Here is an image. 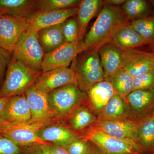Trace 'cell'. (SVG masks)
<instances>
[{
	"instance_id": "cell-44",
	"label": "cell",
	"mask_w": 154,
	"mask_h": 154,
	"mask_svg": "<svg viewBox=\"0 0 154 154\" xmlns=\"http://www.w3.org/2000/svg\"></svg>"
},
{
	"instance_id": "cell-42",
	"label": "cell",
	"mask_w": 154,
	"mask_h": 154,
	"mask_svg": "<svg viewBox=\"0 0 154 154\" xmlns=\"http://www.w3.org/2000/svg\"><path fill=\"white\" fill-rule=\"evenodd\" d=\"M152 2L153 3V4H154V1H152Z\"/></svg>"
},
{
	"instance_id": "cell-35",
	"label": "cell",
	"mask_w": 154,
	"mask_h": 154,
	"mask_svg": "<svg viewBox=\"0 0 154 154\" xmlns=\"http://www.w3.org/2000/svg\"><path fill=\"white\" fill-rule=\"evenodd\" d=\"M11 58V53L0 48V81L7 71Z\"/></svg>"
},
{
	"instance_id": "cell-25",
	"label": "cell",
	"mask_w": 154,
	"mask_h": 154,
	"mask_svg": "<svg viewBox=\"0 0 154 154\" xmlns=\"http://www.w3.org/2000/svg\"><path fill=\"white\" fill-rule=\"evenodd\" d=\"M103 2L100 0L81 1L77 18L79 27V42L82 40L88 23L96 15Z\"/></svg>"
},
{
	"instance_id": "cell-22",
	"label": "cell",
	"mask_w": 154,
	"mask_h": 154,
	"mask_svg": "<svg viewBox=\"0 0 154 154\" xmlns=\"http://www.w3.org/2000/svg\"><path fill=\"white\" fill-rule=\"evenodd\" d=\"M111 42L122 51L135 49L146 45L141 36L128 24L115 32Z\"/></svg>"
},
{
	"instance_id": "cell-12",
	"label": "cell",
	"mask_w": 154,
	"mask_h": 154,
	"mask_svg": "<svg viewBox=\"0 0 154 154\" xmlns=\"http://www.w3.org/2000/svg\"><path fill=\"white\" fill-rule=\"evenodd\" d=\"M24 94L31 111L30 121H53L52 119L55 117V115L50 107L48 94L37 89L34 84Z\"/></svg>"
},
{
	"instance_id": "cell-4",
	"label": "cell",
	"mask_w": 154,
	"mask_h": 154,
	"mask_svg": "<svg viewBox=\"0 0 154 154\" xmlns=\"http://www.w3.org/2000/svg\"><path fill=\"white\" fill-rule=\"evenodd\" d=\"M13 56L28 68L38 72L45 53L38 40V32L29 26L22 33L13 50Z\"/></svg>"
},
{
	"instance_id": "cell-34",
	"label": "cell",
	"mask_w": 154,
	"mask_h": 154,
	"mask_svg": "<svg viewBox=\"0 0 154 154\" xmlns=\"http://www.w3.org/2000/svg\"><path fill=\"white\" fill-rule=\"evenodd\" d=\"M87 146V141L81 138L77 140L64 147L69 154H85Z\"/></svg>"
},
{
	"instance_id": "cell-33",
	"label": "cell",
	"mask_w": 154,
	"mask_h": 154,
	"mask_svg": "<svg viewBox=\"0 0 154 154\" xmlns=\"http://www.w3.org/2000/svg\"><path fill=\"white\" fill-rule=\"evenodd\" d=\"M23 148L0 134V154H23Z\"/></svg>"
},
{
	"instance_id": "cell-18",
	"label": "cell",
	"mask_w": 154,
	"mask_h": 154,
	"mask_svg": "<svg viewBox=\"0 0 154 154\" xmlns=\"http://www.w3.org/2000/svg\"><path fill=\"white\" fill-rule=\"evenodd\" d=\"M38 135L45 142L64 147L77 140L83 138L67 127L60 125L51 124L44 127L38 131Z\"/></svg>"
},
{
	"instance_id": "cell-16",
	"label": "cell",
	"mask_w": 154,
	"mask_h": 154,
	"mask_svg": "<svg viewBox=\"0 0 154 154\" xmlns=\"http://www.w3.org/2000/svg\"><path fill=\"white\" fill-rule=\"evenodd\" d=\"M126 101L133 119L141 120L154 111V88L132 91L127 97Z\"/></svg>"
},
{
	"instance_id": "cell-40",
	"label": "cell",
	"mask_w": 154,
	"mask_h": 154,
	"mask_svg": "<svg viewBox=\"0 0 154 154\" xmlns=\"http://www.w3.org/2000/svg\"><path fill=\"white\" fill-rule=\"evenodd\" d=\"M9 98H0V116L2 115Z\"/></svg>"
},
{
	"instance_id": "cell-37",
	"label": "cell",
	"mask_w": 154,
	"mask_h": 154,
	"mask_svg": "<svg viewBox=\"0 0 154 154\" xmlns=\"http://www.w3.org/2000/svg\"><path fill=\"white\" fill-rule=\"evenodd\" d=\"M44 146L49 154H69L65 148L62 146L50 144Z\"/></svg>"
},
{
	"instance_id": "cell-6",
	"label": "cell",
	"mask_w": 154,
	"mask_h": 154,
	"mask_svg": "<svg viewBox=\"0 0 154 154\" xmlns=\"http://www.w3.org/2000/svg\"><path fill=\"white\" fill-rule=\"evenodd\" d=\"M76 64V83L80 90L87 93L93 86L105 79L98 50L84 52Z\"/></svg>"
},
{
	"instance_id": "cell-10",
	"label": "cell",
	"mask_w": 154,
	"mask_h": 154,
	"mask_svg": "<svg viewBox=\"0 0 154 154\" xmlns=\"http://www.w3.org/2000/svg\"><path fill=\"white\" fill-rule=\"evenodd\" d=\"M122 68L133 78L153 70L154 51L146 52L135 49L122 51Z\"/></svg>"
},
{
	"instance_id": "cell-1",
	"label": "cell",
	"mask_w": 154,
	"mask_h": 154,
	"mask_svg": "<svg viewBox=\"0 0 154 154\" xmlns=\"http://www.w3.org/2000/svg\"><path fill=\"white\" fill-rule=\"evenodd\" d=\"M128 24L119 6L105 4L90 31L78 43L79 54L98 51L102 45L111 42L113 35L119 28Z\"/></svg>"
},
{
	"instance_id": "cell-27",
	"label": "cell",
	"mask_w": 154,
	"mask_h": 154,
	"mask_svg": "<svg viewBox=\"0 0 154 154\" xmlns=\"http://www.w3.org/2000/svg\"><path fill=\"white\" fill-rule=\"evenodd\" d=\"M105 79L109 81L115 94L125 100L132 92L134 78L122 68Z\"/></svg>"
},
{
	"instance_id": "cell-23",
	"label": "cell",
	"mask_w": 154,
	"mask_h": 154,
	"mask_svg": "<svg viewBox=\"0 0 154 154\" xmlns=\"http://www.w3.org/2000/svg\"><path fill=\"white\" fill-rule=\"evenodd\" d=\"M136 142L143 154L154 152V116L151 114L140 121Z\"/></svg>"
},
{
	"instance_id": "cell-7",
	"label": "cell",
	"mask_w": 154,
	"mask_h": 154,
	"mask_svg": "<svg viewBox=\"0 0 154 154\" xmlns=\"http://www.w3.org/2000/svg\"><path fill=\"white\" fill-rule=\"evenodd\" d=\"M83 139L94 143L105 154H143L134 141L115 137L102 131L87 129Z\"/></svg>"
},
{
	"instance_id": "cell-20",
	"label": "cell",
	"mask_w": 154,
	"mask_h": 154,
	"mask_svg": "<svg viewBox=\"0 0 154 154\" xmlns=\"http://www.w3.org/2000/svg\"><path fill=\"white\" fill-rule=\"evenodd\" d=\"M38 0H0V14L27 19L37 10Z\"/></svg>"
},
{
	"instance_id": "cell-38",
	"label": "cell",
	"mask_w": 154,
	"mask_h": 154,
	"mask_svg": "<svg viewBox=\"0 0 154 154\" xmlns=\"http://www.w3.org/2000/svg\"><path fill=\"white\" fill-rule=\"evenodd\" d=\"M87 149L85 154H105L100 149L89 140H87Z\"/></svg>"
},
{
	"instance_id": "cell-14",
	"label": "cell",
	"mask_w": 154,
	"mask_h": 154,
	"mask_svg": "<svg viewBox=\"0 0 154 154\" xmlns=\"http://www.w3.org/2000/svg\"><path fill=\"white\" fill-rule=\"evenodd\" d=\"M79 7L46 12L36 11L27 19L29 26L37 32L42 29L61 25L69 18L77 16Z\"/></svg>"
},
{
	"instance_id": "cell-36",
	"label": "cell",
	"mask_w": 154,
	"mask_h": 154,
	"mask_svg": "<svg viewBox=\"0 0 154 154\" xmlns=\"http://www.w3.org/2000/svg\"><path fill=\"white\" fill-rule=\"evenodd\" d=\"M23 148V154H49L45 148L44 145H34Z\"/></svg>"
},
{
	"instance_id": "cell-32",
	"label": "cell",
	"mask_w": 154,
	"mask_h": 154,
	"mask_svg": "<svg viewBox=\"0 0 154 154\" xmlns=\"http://www.w3.org/2000/svg\"><path fill=\"white\" fill-rule=\"evenodd\" d=\"M154 88V71L148 72L134 78L132 91Z\"/></svg>"
},
{
	"instance_id": "cell-13",
	"label": "cell",
	"mask_w": 154,
	"mask_h": 154,
	"mask_svg": "<svg viewBox=\"0 0 154 154\" xmlns=\"http://www.w3.org/2000/svg\"><path fill=\"white\" fill-rule=\"evenodd\" d=\"M78 43L77 41L65 42L53 51L45 54L42 63V72L68 67L75 57L79 54Z\"/></svg>"
},
{
	"instance_id": "cell-15",
	"label": "cell",
	"mask_w": 154,
	"mask_h": 154,
	"mask_svg": "<svg viewBox=\"0 0 154 154\" xmlns=\"http://www.w3.org/2000/svg\"><path fill=\"white\" fill-rule=\"evenodd\" d=\"M31 118V111L25 94L9 98L0 116V125L27 122Z\"/></svg>"
},
{
	"instance_id": "cell-28",
	"label": "cell",
	"mask_w": 154,
	"mask_h": 154,
	"mask_svg": "<svg viewBox=\"0 0 154 154\" xmlns=\"http://www.w3.org/2000/svg\"><path fill=\"white\" fill-rule=\"evenodd\" d=\"M154 51V16H147L129 23Z\"/></svg>"
},
{
	"instance_id": "cell-11",
	"label": "cell",
	"mask_w": 154,
	"mask_h": 154,
	"mask_svg": "<svg viewBox=\"0 0 154 154\" xmlns=\"http://www.w3.org/2000/svg\"><path fill=\"white\" fill-rule=\"evenodd\" d=\"M140 120L133 119L110 120L97 119V121L88 129L102 131L112 136L130 140L136 143L137 133Z\"/></svg>"
},
{
	"instance_id": "cell-41",
	"label": "cell",
	"mask_w": 154,
	"mask_h": 154,
	"mask_svg": "<svg viewBox=\"0 0 154 154\" xmlns=\"http://www.w3.org/2000/svg\"><path fill=\"white\" fill-rule=\"evenodd\" d=\"M152 115L153 116H154V111H153V112L152 113Z\"/></svg>"
},
{
	"instance_id": "cell-17",
	"label": "cell",
	"mask_w": 154,
	"mask_h": 154,
	"mask_svg": "<svg viewBox=\"0 0 154 154\" xmlns=\"http://www.w3.org/2000/svg\"><path fill=\"white\" fill-rule=\"evenodd\" d=\"M86 93L88 96L87 106L97 118L116 94L107 79L94 85Z\"/></svg>"
},
{
	"instance_id": "cell-31",
	"label": "cell",
	"mask_w": 154,
	"mask_h": 154,
	"mask_svg": "<svg viewBox=\"0 0 154 154\" xmlns=\"http://www.w3.org/2000/svg\"><path fill=\"white\" fill-rule=\"evenodd\" d=\"M60 26L66 42H78L79 27L76 18L73 17L69 18L61 24Z\"/></svg>"
},
{
	"instance_id": "cell-2",
	"label": "cell",
	"mask_w": 154,
	"mask_h": 154,
	"mask_svg": "<svg viewBox=\"0 0 154 154\" xmlns=\"http://www.w3.org/2000/svg\"><path fill=\"white\" fill-rule=\"evenodd\" d=\"M41 73L31 69L12 56L0 90V98H10L25 94Z\"/></svg>"
},
{
	"instance_id": "cell-43",
	"label": "cell",
	"mask_w": 154,
	"mask_h": 154,
	"mask_svg": "<svg viewBox=\"0 0 154 154\" xmlns=\"http://www.w3.org/2000/svg\"><path fill=\"white\" fill-rule=\"evenodd\" d=\"M151 154H154V152H153Z\"/></svg>"
},
{
	"instance_id": "cell-39",
	"label": "cell",
	"mask_w": 154,
	"mask_h": 154,
	"mask_svg": "<svg viewBox=\"0 0 154 154\" xmlns=\"http://www.w3.org/2000/svg\"><path fill=\"white\" fill-rule=\"evenodd\" d=\"M125 0H107V1H103V2L105 4H109L112 5L116 6H119L122 4H123L125 2Z\"/></svg>"
},
{
	"instance_id": "cell-3",
	"label": "cell",
	"mask_w": 154,
	"mask_h": 154,
	"mask_svg": "<svg viewBox=\"0 0 154 154\" xmlns=\"http://www.w3.org/2000/svg\"><path fill=\"white\" fill-rule=\"evenodd\" d=\"M48 103L55 116L68 118L80 106L87 105V93L80 90L76 83L63 86L48 94Z\"/></svg>"
},
{
	"instance_id": "cell-9",
	"label": "cell",
	"mask_w": 154,
	"mask_h": 154,
	"mask_svg": "<svg viewBox=\"0 0 154 154\" xmlns=\"http://www.w3.org/2000/svg\"><path fill=\"white\" fill-rule=\"evenodd\" d=\"M76 83L75 69L59 68L42 72L36 79L34 85L46 94L69 84Z\"/></svg>"
},
{
	"instance_id": "cell-21",
	"label": "cell",
	"mask_w": 154,
	"mask_h": 154,
	"mask_svg": "<svg viewBox=\"0 0 154 154\" xmlns=\"http://www.w3.org/2000/svg\"><path fill=\"white\" fill-rule=\"evenodd\" d=\"M128 119H133L129 105L126 100L122 99L116 94L111 98L102 113L98 116V120Z\"/></svg>"
},
{
	"instance_id": "cell-19",
	"label": "cell",
	"mask_w": 154,
	"mask_h": 154,
	"mask_svg": "<svg viewBox=\"0 0 154 154\" xmlns=\"http://www.w3.org/2000/svg\"><path fill=\"white\" fill-rule=\"evenodd\" d=\"M98 51L105 79L122 68V51L112 42L102 45Z\"/></svg>"
},
{
	"instance_id": "cell-5",
	"label": "cell",
	"mask_w": 154,
	"mask_h": 154,
	"mask_svg": "<svg viewBox=\"0 0 154 154\" xmlns=\"http://www.w3.org/2000/svg\"><path fill=\"white\" fill-rule=\"evenodd\" d=\"M53 123L45 122H16L0 125V134L14 142L21 147L34 145H48L51 143L44 141L39 137L38 131L44 127Z\"/></svg>"
},
{
	"instance_id": "cell-8",
	"label": "cell",
	"mask_w": 154,
	"mask_h": 154,
	"mask_svg": "<svg viewBox=\"0 0 154 154\" xmlns=\"http://www.w3.org/2000/svg\"><path fill=\"white\" fill-rule=\"evenodd\" d=\"M28 27L27 19L0 14V48L12 53L19 37Z\"/></svg>"
},
{
	"instance_id": "cell-26",
	"label": "cell",
	"mask_w": 154,
	"mask_h": 154,
	"mask_svg": "<svg viewBox=\"0 0 154 154\" xmlns=\"http://www.w3.org/2000/svg\"><path fill=\"white\" fill-rule=\"evenodd\" d=\"M67 118L69 128L75 132L88 129L98 119L88 107L84 105L77 108Z\"/></svg>"
},
{
	"instance_id": "cell-24",
	"label": "cell",
	"mask_w": 154,
	"mask_h": 154,
	"mask_svg": "<svg viewBox=\"0 0 154 154\" xmlns=\"http://www.w3.org/2000/svg\"><path fill=\"white\" fill-rule=\"evenodd\" d=\"M37 32L38 40L45 54L53 51L66 42L60 25L44 28Z\"/></svg>"
},
{
	"instance_id": "cell-29",
	"label": "cell",
	"mask_w": 154,
	"mask_h": 154,
	"mask_svg": "<svg viewBox=\"0 0 154 154\" xmlns=\"http://www.w3.org/2000/svg\"><path fill=\"white\" fill-rule=\"evenodd\" d=\"M121 9L128 20L134 21L147 17L148 5L144 0H127Z\"/></svg>"
},
{
	"instance_id": "cell-30",
	"label": "cell",
	"mask_w": 154,
	"mask_h": 154,
	"mask_svg": "<svg viewBox=\"0 0 154 154\" xmlns=\"http://www.w3.org/2000/svg\"><path fill=\"white\" fill-rule=\"evenodd\" d=\"M81 2L79 0H38L37 11L46 12L77 8Z\"/></svg>"
}]
</instances>
